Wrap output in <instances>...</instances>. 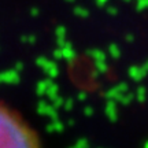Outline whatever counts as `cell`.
Listing matches in <instances>:
<instances>
[{"label":"cell","mask_w":148,"mask_h":148,"mask_svg":"<svg viewBox=\"0 0 148 148\" xmlns=\"http://www.w3.org/2000/svg\"><path fill=\"white\" fill-rule=\"evenodd\" d=\"M0 148H42L34 126L4 101H0Z\"/></svg>","instance_id":"obj_1"}]
</instances>
